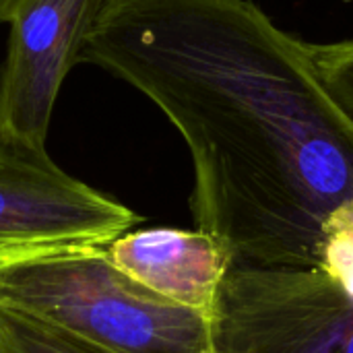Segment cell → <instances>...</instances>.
Masks as SVG:
<instances>
[{
    "instance_id": "1",
    "label": "cell",
    "mask_w": 353,
    "mask_h": 353,
    "mask_svg": "<svg viewBox=\"0 0 353 353\" xmlns=\"http://www.w3.org/2000/svg\"><path fill=\"white\" fill-rule=\"evenodd\" d=\"M79 62L147 95L188 145L196 230L232 267H319L353 196V122L308 43L250 0H105Z\"/></svg>"
},
{
    "instance_id": "2",
    "label": "cell",
    "mask_w": 353,
    "mask_h": 353,
    "mask_svg": "<svg viewBox=\"0 0 353 353\" xmlns=\"http://www.w3.org/2000/svg\"><path fill=\"white\" fill-rule=\"evenodd\" d=\"M0 310L93 353H217L207 319L128 279L105 244L0 246Z\"/></svg>"
},
{
    "instance_id": "3",
    "label": "cell",
    "mask_w": 353,
    "mask_h": 353,
    "mask_svg": "<svg viewBox=\"0 0 353 353\" xmlns=\"http://www.w3.org/2000/svg\"><path fill=\"white\" fill-rule=\"evenodd\" d=\"M213 339L217 353H353V248L319 267H232Z\"/></svg>"
},
{
    "instance_id": "4",
    "label": "cell",
    "mask_w": 353,
    "mask_h": 353,
    "mask_svg": "<svg viewBox=\"0 0 353 353\" xmlns=\"http://www.w3.org/2000/svg\"><path fill=\"white\" fill-rule=\"evenodd\" d=\"M141 221L58 168L46 149L0 137V246L110 244Z\"/></svg>"
},
{
    "instance_id": "5",
    "label": "cell",
    "mask_w": 353,
    "mask_h": 353,
    "mask_svg": "<svg viewBox=\"0 0 353 353\" xmlns=\"http://www.w3.org/2000/svg\"><path fill=\"white\" fill-rule=\"evenodd\" d=\"M105 0H17L0 72V137L46 149L58 91Z\"/></svg>"
},
{
    "instance_id": "6",
    "label": "cell",
    "mask_w": 353,
    "mask_h": 353,
    "mask_svg": "<svg viewBox=\"0 0 353 353\" xmlns=\"http://www.w3.org/2000/svg\"><path fill=\"white\" fill-rule=\"evenodd\" d=\"M105 254L134 283L213 325L232 259L211 234L196 228H132L105 244Z\"/></svg>"
},
{
    "instance_id": "7",
    "label": "cell",
    "mask_w": 353,
    "mask_h": 353,
    "mask_svg": "<svg viewBox=\"0 0 353 353\" xmlns=\"http://www.w3.org/2000/svg\"><path fill=\"white\" fill-rule=\"evenodd\" d=\"M321 83L353 122V39L337 43H308Z\"/></svg>"
},
{
    "instance_id": "8",
    "label": "cell",
    "mask_w": 353,
    "mask_h": 353,
    "mask_svg": "<svg viewBox=\"0 0 353 353\" xmlns=\"http://www.w3.org/2000/svg\"><path fill=\"white\" fill-rule=\"evenodd\" d=\"M0 353H93L27 319L0 310Z\"/></svg>"
},
{
    "instance_id": "9",
    "label": "cell",
    "mask_w": 353,
    "mask_h": 353,
    "mask_svg": "<svg viewBox=\"0 0 353 353\" xmlns=\"http://www.w3.org/2000/svg\"><path fill=\"white\" fill-rule=\"evenodd\" d=\"M17 0H0V23H6L8 19V12L12 10Z\"/></svg>"
}]
</instances>
